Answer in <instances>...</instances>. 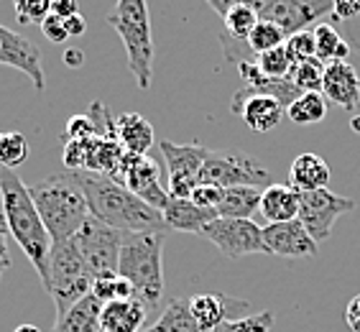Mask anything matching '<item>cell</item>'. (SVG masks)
<instances>
[{
    "label": "cell",
    "instance_id": "1",
    "mask_svg": "<svg viewBox=\"0 0 360 332\" xmlns=\"http://www.w3.org/2000/svg\"><path fill=\"white\" fill-rule=\"evenodd\" d=\"M72 174H75L77 184L82 187L87 208L95 220L105 222L120 233H169L164 212L146 205L112 177L95 172Z\"/></svg>",
    "mask_w": 360,
    "mask_h": 332
},
{
    "label": "cell",
    "instance_id": "2",
    "mask_svg": "<svg viewBox=\"0 0 360 332\" xmlns=\"http://www.w3.org/2000/svg\"><path fill=\"white\" fill-rule=\"evenodd\" d=\"M0 205H3V220H6L11 238L26 253V258L41 279V284H46L49 258H51L54 243H51L41 215L31 200L28 184H23L18 174L3 169V166H0Z\"/></svg>",
    "mask_w": 360,
    "mask_h": 332
},
{
    "label": "cell",
    "instance_id": "3",
    "mask_svg": "<svg viewBox=\"0 0 360 332\" xmlns=\"http://www.w3.org/2000/svg\"><path fill=\"white\" fill-rule=\"evenodd\" d=\"M28 192H31V200L41 215L54 245L72 241L82 230L84 222L90 220V208H87L84 192L77 184L72 172L51 174L46 179L31 184Z\"/></svg>",
    "mask_w": 360,
    "mask_h": 332
},
{
    "label": "cell",
    "instance_id": "4",
    "mask_svg": "<svg viewBox=\"0 0 360 332\" xmlns=\"http://www.w3.org/2000/svg\"><path fill=\"white\" fill-rule=\"evenodd\" d=\"M169 233H128L118 274L128 279L146 309H159L164 297V241Z\"/></svg>",
    "mask_w": 360,
    "mask_h": 332
},
{
    "label": "cell",
    "instance_id": "5",
    "mask_svg": "<svg viewBox=\"0 0 360 332\" xmlns=\"http://www.w3.org/2000/svg\"><path fill=\"white\" fill-rule=\"evenodd\" d=\"M108 23L123 39L128 51V70L136 77L139 90H148L153 77V39L146 0H118L108 13Z\"/></svg>",
    "mask_w": 360,
    "mask_h": 332
},
{
    "label": "cell",
    "instance_id": "6",
    "mask_svg": "<svg viewBox=\"0 0 360 332\" xmlns=\"http://www.w3.org/2000/svg\"><path fill=\"white\" fill-rule=\"evenodd\" d=\"M92 274L87 269V263L82 261L79 250H77L75 241L59 243L51 248V258H49V281L44 289L49 291V297L56 307V317H62L72 307L84 299L92 291Z\"/></svg>",
    "mask_w": 360,
    "mask_h": 332
},
{
    "label": "cell",
    "instance_id": "7",
    "mask_svg": "<svg viewBox=\"0 0 360 332\" xmlns=\"http://www.w3.org/2000/svg\"><path fill=\"white\" fill-rule=\"evenodd\" d=\"M271 172L256 156L243 151H210L202 166L200 181L215 187H264L269 184Z\"/></svg>",
    "mask_w": 360,
    "mask_h": 332
},
{
    "label": "cell",
    "instance_id": "8",
    "mask_svg": "<svg viewBox=\"0 0 360 332\" xmlns=\"http://www.w3.org/2000/svg\"><path fill=\"white\" fill-rule=\"evenodd\" d=\"M125 236L128 233H120V230L95 220L90 215V220L84 222L82 230L72 238L77 250H79V256H82V261L87 263L92 279L118 274L120 248H123Z\"/></svg>",
    "mask_w": 360,
    "mask_h": 332
},
{
    "label": "cell",
    "instance_id": "9",
    "mask_svg": "<svg viewBox=\"0 0 360 332\" xmlns=\"http://www.w3.org/2000/svg\"><path fill=\"white\" fill-rule=\"evenodd\" d=\"M202 238L210 241L230 261L253 253H269L264 241V228L253 220H236V217H217L202 230Z\"/></svg>",
    "mask_w": 360,
    "mask_h": 332
},
{
    "label": "cell",
    "instance_id": "10",
    "mask_svg": "<svg viewBox=\"0 0 360 332\" xmlns=\"http://www.w3.org/2000/svg\"><path fill=\"white\" fill-rule=\"evenodd\" d=\"M335 0H264L258 11L261 21L276 23L286 34V39L302 31H312V26L325 23V18H333Z\"/></svg>",
    "mask_w": 360,
    "mask_h": 332
},
{
    "label": "cell",
    "instance_id": "11",
    "mask_svg": "<svg viewBox=\"0 0 360 332\" xmlns=\"http://www.w3.org/2000/svg\"><path fill=\"white\" fill-rule=\"evenodd\" d=\"M355 200L353 197H340V194L327 189H317V192H302L299 197V217L297 220L307 228V233L312 236V241L322 243L330 238L333 225L340 220V215L353 212Z\"/></svg>",
    "mask_w": 360,
    "mask_h": 332
},
{
    "label": "cell",
    "instance_id": "12",
    "mask_svg": "<svg viewBox=\"0 0 360 332\" xmlns=\"http://www.w3.org/2000/svg\"><path fill=\"white\" fill-rule=\"evenodd\" d=\"M164 161L169 169V197L176 200H189V194L200 184V174L205 159H207L210 148L202 143H172V141H161L159 143Z\"/></svg>",
    "mask_w": 360,
    "mask_h": 332
},
{
    "label": "cell",
    "instance_id": "13",
    "mask_svg": "<svg viewBox=\"0 0 360 332\" xmlns=\"http://www.w3.org/2000/svg\"><path fill=\"white\" fill-rule=\"evenodd\" d=\"M112 179L120 181L125 189H131L139 200L151 205L153 210H161L169 205V189L161 187L159 181V166L151 156H139V153H125L120 161L118 172L112 174Z\"/></svg>",
    "mask_w": 360,
    "mask_h": 332
},
{
    "label": "cell",
    "instance_id": "14",
    "mask_svg": "<svg viewBox=\"0 0 360 332\" xmlns=\"http://www.w3.org/2000/svg\"><path fill=\"white\" fill-rule=\"evenodd\" d=\"M0 64L13 67L21 75H26L36 92H44V87H46L39 46H34L26 36L15 34V31L6 28L3 23H0Z\"/></svg>",
    "mask_w": 360,
    "mask_h": 332
},
{
    "label": "cell",
    "instance_id": "15",
    "mask_svg": "<svg viewBox=\"0 0 360 332\" xmlns=\"http://www.w3.org/2000/svg\"><path fill=\"white\" fill-rule=\"evenodd\" d=\"M189 312H192L194 322L202 332H212L222 322H236L240 317H248V302L243 299L225 297V294H194L187 299Z\"/></svg>",
    "mask_w": 360,
    "mask_h": 332
},
{
    "label": "cell",
    "instance_id": "16",
    "mask_svg": "<svg viewBox=\"0 0 360 332\" xmlns=\"http://www.w3.org/2000/svg\"><path fill=\"white\" fill-rule=\"evenodd\" d=\"M230 110L236 113L243 123L253 133H271L281 120H284V105L276 97L269 95H248L245 90H238L233 95Z\"/></svg>",
    "mask_w": 360,
    "mask_h": 332
},
{
    "label": "cell",
    "instance_id": "17",
    "mask_svg": "<svg viewBox=\"0 0 360 332\" xmlns=\"http://www.w3.org/2000/svg\"><path fill=\"white\" fill-rule=\"evenodd\" d=\"M264 241L271 256H281V258H309V256H317V248H319L299 220L264 225Z\"/></svg>",
    "mask_w": 360,
    "mask_h": 332
},
{
    "label": "cell",
    "instance_id": "18",
    "mask_svg": "<svg viewBox=\"0 0 360 332\" xmlns=\"http://www.w3.org/2000/svg\"><path fill=\"white\" fill-rule=\"evenodd\" d=\"M322 95L342 110L353 113L360 105V77L350 62L325 64L322 75Z\"/></svg>",
    "mask_w": 360,
    "mask_h": 332
},
{
    "label": "cell",
    "instance_id": "19",
    "mask_svg": "<svg viewBox=\"0 0 360 332\" xmlns=\"http://www.w3.org/2000/svg\"><path fill=\"white\" fill-rule=\"evenodd\" d=\"M299 197H302V192H297L291 184H269L261 192V215H264L266 225L297 220Z\"/></svg>",
    "mask_w": 360,
    "mask_h": 332
},
{
    "label": "cell",
    "instance_id": "20",
    "mask_svg": "<svg viewBox=\"0 0 360 332\" xmlns=\"http://www.w3.org/2000/svg\"><path fill=\"white\" fill-rule=\"evenodd\" d=\"M146 305L139 297L125 302L103 305L100 312V330L103 332H141L146 322Z\"/></svg>",
    "mask_w": 360,
    "mask_h": 332
},
{
    "label": "cell",
    "instance_id": "21",
    "mask_svg": "<svg viewBox=\"0 0 360 332\" xmlns=\"http://www.w3.org/2000/svg\"><path fill=\"white\" fill-rule=\"evenodd\" d=\"M115 136H118L125 153H139V156H148L153 139H156L153 125L141 113H120V115H115Z\"/></svg>",
    "mask_w": 360,
    "mask_h": 332
},
{
    "label": "cell",
    "instance_id": "22",
    "mask_svg": "<svg viewBox=\"0 0 360 332\" xmlns=\"http://www.w3.org/2000/svg\"><path fill=\"white\" fill-rule=\"evenodd\" d=\"M212 220H217V212L200 208L192 200H176V197H172L169 205L164 208V222H167L169 230H181V233H197V236H202V230L207 228Z\"/></svg>",
    "mask_w": 360,
    "mask_h": 332
},
{
    "label": "cell",
    "instance_id": "23",
    "mask_svg": "<svg viewBox=\"0 0 360 332\" xmlns=\"http://www.w3.org/2000/svg\"><path fill=\"white\" fill-rule=\"evenodd\" d=\"M84 151H87V161H84V172H95V174H112L118 172L120 161L125 156V148L120 146L118 136L110 133V136H95V139L84 141Z\"/></svg>",
    "mask_w": 360,
    "mask_h": 332
},
{
    "label": "cell",
    "instance_id": "24",
    "mask_svg": "<svg viewBox=\"0 0 360 332\" xmlns=\"http://www.w3.org/2000/svg\"><path fill=\"white\" fill-rule=\"evenodd\" d=\"M289 184L297 192L327 189V184H330V166H327L325 159H319L317 153H299L297 159L291 161Z\"/></svg>",
    "mask_w": 360,
    "mask_h": 332
},
{
    "label": "cell",
    "instance_id": "25",
    "mask_svg": "<svg viewBox=\"0 0 360 332\" xmlns=\"http://www.w3.org/2000/svg\"><path fill=\"white\" fill-rule=\"evenodd\" d=\"M100 312L103 305L97 302V297L87 294L67 314L56 317L54 332H100Z\"/></svg>",
    "mask_w": 360,
    "mask_h": 332
},
{
    "label": "cell",
    "instance_id": "26",
    "mask_svg": "<svg viewBox=\"0 0 360 332\" xmlns=\"http://www.w3.org/2000/svg\"><path fill=\"white\" fill-rule=\"evenodd\" d=\"M261 192L258 187H230L222 189V202L215 210L217 217H236V220H250L261 212Z\"/></svg>",
    "mask_w": 360,
    "mask_h": 332
},
{
    "label": "cell",
    "instance_id": "27",
    "mask_svg": "<svg viewBox=\"0 0 360 332\" xmlns=\"http://www.w3.org/2000/svg\"><path fill=\"white\" fill-rule=\"evenodd\" d=\"M314 31V46H317V59L322 64H333V62H347V54H350V44L342 39L338 28L333 23H319L312 28Z\"/></svg>",
    "mask_w": 360,
    "mask_h": 332
},
{
    "label": "cell",
    "instance_id": "28",
    "mask_svg": "<svg viewBox=\"0 0 360 332\" xmlns=\"http://www.w3.org/2000/svg\"><path fill=\"white\" fill-rule=\"evenodd\" d=\"M141 332H202V330L194 322L187 299H172L167 305V309L159 314V319L151 327H143Z\"/></svg>",
    "mask_w": 360,
    "mask_h": 332
},
{
    "label": "cell",
    "instance_id": "29",
    "mask_svg": "<svg viewBox=\"0 0 360 332\" xmlns=\"http://www.w3.org/2000/svg\"><path fill=\"white\" fill-rule=\"evenodd\" d=\"M291 123L297 125H314L327 118V97L322 92H302L294 103L286 108Z\"/></svg>",
    "mask_w": 360,
    "mask_h": 332
},
{
    "label": "cell",
    "instance_id": "30",
    "mask_svg": "<svg viewBox=\"0 0 360 332\" xmlns=\"http://www.w3.org/2000/svg\"><path fill=\"white\" fill-rule=\"evenodd\" d=\"M92 297H97L100 305H110V302H125V299L136 297V289L128 279H123L120 274H112V276H103L92 281Z\"/></svg>",
    "mask_w": 360,
    "mask_h": 332
},
{
    "label": "cell",
    "instance_id": "31",
    "mask_svg": "<svg viewBox=\"0 0 360 332\" xmlns=\"http://www.w3.org/2000/svg\"><path fill=\"white\" fill-rule=\"evenodd\" d=\"M258 21H261V15H258L256 8L238 6L222 18V28H225V34L238 39V42H248L250 34H253V28L258 26Z\"/></svg>",
    "mask_w": 360,
    "mask_h": 332
},
{
    "label": "cell",
    "instance_id": "32",
    "mask_svg": "<svg viewBox=\"0 0 360 332\" xmlns=\"http://www.w3.org/2000/svg\"><path fill=\"white\" fill-rule=\"evenodd\" d=\"M28 141L21 131H3L0 133V166L13 172L15 166H21L28 159Z\"/></svg>",
    "mask_w": 360,
    "mask_h": 332
},
{
    "label": "cell",
    "instance_id": "33",
    "mask_svg": "<svg viewBox=\"0 0 360 332\" xmlns=\"http://www.w3.org/2000/svg\"><path fill=\"white\" fill-rule=\"evenodd\" d=\"M284 44H286V34L271 21H258V26L253 28V34L248 39V46L253 49L256 56L266 54V51H274V49L284 46Z\"/></svg>",
    "mask_w": 360,
    "mask_h": 332
},
{
    "label": "cell",
    "instance_id": "34",
    "mask_svg": "<svg viewBox=\"0 0 360 332\" xmlns=\"http://www.w3.org/2000/svg\"><path fill=\"white\" fill-rule=\"evenodd\" d=\"M322 75H325V64L319 59L294 64L289 79L297 84L299 92H322Z\"/></svg>",
    "mask_w": 360,
    "mask_h": 332
},
{
    "label": "cell",
    "instance_id": "35",
    "mask_svg": "<svg viewBox=\"0 0 360 332\" xmlns=\"http://www.w3.org/2000/svg\"><path fill=\"white\" fill-rule=\"evenodd\" d=\"M258 70L264 72L266 77L271 79H289L291 70H294V62H291L289 51H286V44L284 46L274 49V51H266L256 59Z\"/></svg>",
    "mask_w": 360,
    "mask_h": 332
},
{
    "label": "cell",
    "instance_id": "36",
    "mask_svg": "<svg viewBox=\"0 0 360 332\" xmlns=\"http://www.w3.org/2000/svg\"><path fill=\"white\" fill-rule=\"evenodd\" d=\"M13 8H15V18L23 26H31V23L41 26L44 18L51 15V0H13Z\"/></svg>",
    "mask_w": 360,
    "mask_h": 332
},
{
    "label": "cell",
    "instance_id": "37",
    "mask_svg": "<svg viewBox=\"0 0 360 332\" xmlns=\"http://www.w3.org/2000/svg\"><path fill=\"white\" fill-rule=\"evenodd\" d=\"M286 51H289L291 62L302 64L309 59H317V46H314V31H302L286 39Z\"/></svg>",
    "mask_w": 360,
    "mask_h": 332
},
{
    "label": "cell",
    "instance_id": "38",
    "mask_svg": "<svg viewBox=\"0 0 360 332\" xmlns=\"http://www.w3.org/2000/svg\"><path fill=\"white\" fill-rule=\"evenodd\" d=\"M220 46H222V56L228 64H243V62H256L258 56L253 54V49L248 46V42H238L233 36H228L225 31L220 34Z\"/></svg>",
    "mask_w": 360,
    "mask_h": 332
},
{
    "label": "cell",
    "instance_id": "39",
    "mask_svg": "<svg viewBox=\"0 0 360 332\" xmlns=\"http://www.w3.org/2000/svg\"><path fill=\"white\" fill-rule=\"evenodd\" d=\"M64 133H67V141H87L97 136V125L90 115H72Z\"/></svg>",
    "mask_w": 360,
    "mask_h": 332
},
{
    "label": "cell",
    "instance_id": "40",
    "mask_svg": "<svg viewBox=\"0 0 360 332\" xmlns=\"http://www.w3.org/2000/svg\"><path fill=\"white\" fill-rule=\"evenodd\" d=\"M189 200H192L194 205H200V208L212 210V212H215V210L220 208V202H222V187H215V184H205V181H200V184L194 187V192L189 194Z\"/></svg>",
    "mask_w": 360,
    "mask_h": 332
},
{
    "label": "cell",
    "instance_id": "41",
    "mask_svg": "<svg viewBox=\"0 0 360 332\" xmlns=\"http://www.w3.org/2000/svg\"><path fill=\"white\" fill-rule=\"evenodd\" d=\"M62 159L67 172H84V161H87L84 141H67L62 148Z\"/></svg>",
    "mask_w": 360,
    "mask_h": 332
},
{
    "label": "cell",
    "instance_id": "42",
    "mask_svg": "<svg viewBox=\"0 0 360 332\" xmlns=\"http://www.w3.org/2000/svg\"><path fill=\"white\" fill-rule=\"evenodd\" d=\"M236 332H271L274 327V314L271 312H258V314H248L233 322Z\"/></svg>",
    "mask_w": 360,
    "mask_h": 332
},
{
    "label": "cell",
    "instance_id": "43",
    "mask_svg": "<svg viewBox=\"0 0 360 332\" xmlns=\"http://www.w3.org/2000/svg\"><path fill=\"white\" fill-rule=\"evenodd\" d=\"M41 31L44 36H46L51 44H64L67 39H70V34H67V28H64V21L59 18V15H46L41 23Z\"/></svg>",
    "mask_w": 360,
    "mask_h": 332
},
{
    "label": "cell",
    "instance_id": "44",
    "mask_svg": "<svg viewBox=\"0 0 360 332\" xmlns=\"http://www.w3.org/2000/svg\"><path fill=\"white\" fill-rule=\"evenodd\" d=\"M207 3L212 6V11H215L220 18H225V15L238 6H250V8H256V11H261V6H264V0H207Z\"/></svg>",
    "mask_w": 360,
    "mask_h": 332
},
{
    "label": "cell",
    "instance_id": "45",
    "mask_svg": "<svg viewBox=\"0 0 360 332\" xmlns=\"http://www.w3.org/2000/svg\"><path fill=\"white\" fill-rule=\"evenodd\" d=\"M8 225L0 215V279L6 276V271L11 269V250H8Z\"/></svg>",
    "mask_w": 360,
    "mask_h": 332
},
{
    "label": "cell",
    "instance_id": "46",
    "mask_svg": "<svg viewBox=\"0 0 360 332\" xmlns=\"http://www.w3.org/2000/svg\"><path fill=\"white\" fill-rule=\"evenodd\" d=\"M345 322L353 332H360V294L353 297L345 307Z\"/></svg>",
    "mask_w": 360,
    "mask_h": 332
},
{
    "label": "cell",
    "instance_id": "47",
    "mask_svg": "<svg viewBox=\"0 0 360 332\" xmlns=\"http://www.w3.org/2000/svg\"><path fill=\"white\" fill-rule=\"evenodd\" d=\"M51 13L64 21V18L79 13V8H77V0H51Z\"/></svg>",
    "mask_w": 360,
    "mask_h": 332
},
{
    "label": "cell",
    "instance_id": "48",
    "mask_svg": "<svg viewBox=\"0 0 360 332\" xmlns=\"http://www.w3.org/2000/svg\"><path fill=\"white\" fill-rule=\"evenodd\" d=\"M64 28H67V34L70 39H77V36H82L87 31V21H84L82 13H75L70 18H64Z\"/></svg>",
    "mask_w": 360,
    "mask_h": 332
},
{
    "label": "cell",
    "instance_id": "49",
    "mask_svg": "<svg viewBox=\"0 0 360 332\" xmlns=\"http://www.w3.org/2000/svg\"><path fill=\"white\" fill-rule=\"evenodd\" d=\"M64 64L72 67V70H77V67H82L84 64V54L79 51V49H67V51H64Z\"/></svg>",
    "mask_w": 360,
    "mask_h": 332
},
{
    "label": "cell",
    "instance_id": "50",
    "mask_svg": "<svg viewBox=\"0 0 360 332\" xmlns=\"http://www.w3.org/2000/svg\"><path fill=\"white\" fill-rule=\"evenodd\" d=\"M212 332H236V327H233V322H222V325H217Z\"/></svg>",
    "mask_w": 360,
    "mask_h": 332
},
{
    "label": "cell",
    "instance_id": "51",
    "mask_svg": "<svg viewBox=\"0 0 360 332\" xmlns=\"http://www.w3.org/2000/svg\"><path fill=\"white\" fill-rule=\"evenodd\" d=\"M13 332H41V330H39L36 325H18Z\"/></svg>",
    "mask_w": 360,
    "mask_h": 332
},
{
    "label": "cell",
    "instance_id": "52",
    "mask_svg": "<svg viewBox=\"0 0 360 332\" xmlns=\"http://www.w3.org/2000/svg\"><path fill=\"white\" fill-rule=\"evenodd\" d=\"M350 125H353V131H355V133H360V115H355L353 123H350Z\"/></svg>",
    "mask_w": 360,
    "mask_h": 332
},
{
    "label": "cell",
    "instance_id": "53",
    "mask_svg": "<svg viewBox=\"0 0 360 332\" xmlns=\"http://www.w3.org/2000/svg\"><path fill=\"white\" fill-rule=\"evenodd\" d=\"M100 332H103V330H100Z\"/></svg>",
    "mask_w": 360,
    "mask_h": 332
}]
</instances>
